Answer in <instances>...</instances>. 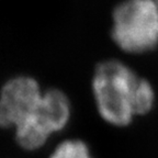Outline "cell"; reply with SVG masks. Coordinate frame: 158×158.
Here are the masks:
<instances>
[{
  "mask_svg": "<svg viewBox=\"0 0 158 158\" xmlns=\"http://www.w3.org/2000/svg\"><path fill=\"white\" fill-rule=\"evenodd\" d=\"M139 78L130 67L114 59L97 66L91 82L92 94L98 113L104 122L116 127L132 123Z\"/></svg>",
  "mask_w": 158,
  "mask_h": 158,
  "instance_id": "obj_1",
  "label": "cell"
},
{
  "mask_svg": "<svg viewBox=\"0 0 158 158\" xmlns=\"http://www.w3.org/2000/svg\"><path fill=\"white\" fill-rule=\"evenodd\" d=\"M111 35L130 54H143L158 46V7L155 0H124L113 11Z\"/></svg>",
  "mask_w": 158,
  "mask_h": 158,
  "instance_id": "obj_2",
  "label": "cell"
},
{
  "mask_svg": "<svg viewBox=\"0 0 158 158\" xmlns=\"http://www.w3.org/2000/svg\"><path fill=\"white\" fill-rule=\"evenodd\" d=\"M72 106L68 97L59 89L43 91L34 113L15 130V141L23 149L36 151L45 145L55 133L63 131L69 123Z\"/></svg>",
  "mask_w": 158,
  "mask_h": 158,
  "instance_id": "obj_3",
  "label": "cell"
},
{
  "mask_svg": "<svg viewBox=\"0 0 158 158\" xmlns=\"http://www.w3.org/2000/svg\"><path fill=\"white\" fill-rule=\"evenodd\" d=\"M43 90L33 77L15 76L0 90V127L17 128L34 113Z\"/></svg>",
  "mask_w": 158,
  "mask_h": 158,
  "instance_id": "obj_4",
  "label": "cell"
},
{
  "mask_svg": "<svg viewBox=\"0 0 158 158\" xmlns=\"http://www.w3.org/2000/svg\"><path fill=\"white\" fill-rule=\"evenodd\" d=\"M48 158H94V156L84 141L72 138L59 143Z\"/></svg>",
  "mask_w": 158,
  "mask_h": 158,
  "instance_id": "obj_5",
  "label": "cell"
},
{
  "mask_svg": "<svg viewBox=\"0 0 158 158\" xmlns=\"http://www.w3.org/2000/svg\"><path fill=\"white\" fill-rule=\"evenodd\" d=\"M155 104V91L151 82L139 78L134 97V112L135 116L145 115L152 111Z\"/></svg>",
  "mask_w": 158,
  "mask_h": 158,
  "instance_id": "obj_6",
  "label": "cell"
},
{
  "mask_svg": "<svg viewBox=\"0 0 158 158\" xmlns=\"http://www.w3.org/2000/svg\"><path fill=\"white\" fill-rule=\"evenodd\" d=\"M155 2H156V5H157V7H158V0H155Z\"/></svg>",
  "mask_w": 158,
  "mask_h": 158,
  "instance_id": "obj_7",
  "label": "cell"
}]
</instances>
